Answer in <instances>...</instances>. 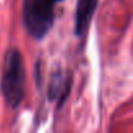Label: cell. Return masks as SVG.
<instances>
[{
	"instance_id": "6da1fadb",
	"label": "cell",
	"mask_w": 133,
	"mask_h": 133,
	"mask_svg": "<svg viewBox=\"0 0 133 133\" xmlns=\"http://www.w3.org/2000/svg\"><path fill=\"white\" fill-rule=\"evenodd\" d=\"M25 66L18 50L12 48L5 54L2 75V94L5 102L16 108L24 98Z\"/></svg>"
},
{
	"instance_id": "7a4b0ae2",
	"label": "cell",
	"mask_w": 133,
	"mask_h": 133,
	"mask_svg": "<svg viewBox=\"0 0 133 133\" xmlns=\"http://www.w3.org/2000/svg\"><path fill=\"white\" fill-rule=\"evenodd\" d=\"M61 0H24L22 20L26 31L35 39L43 38L55 18V7Z\"/></svg>"
},
{
	"instance_id": "3957f363",
	"label": "cell",
	"mask_w": 133,
	"mask_h": 133,
	"mask_svg": "<svg viewBox=\"0 0 133 133\" xmlns=\"http://www.w3.org/2000/svg\"><path fill=\"white\" fill-rule=\"evenodd\" d=\"M99 0H78L75 15V33L76 35H84L89 29L94 12Z\"/></svg>"
}]
</instances>
